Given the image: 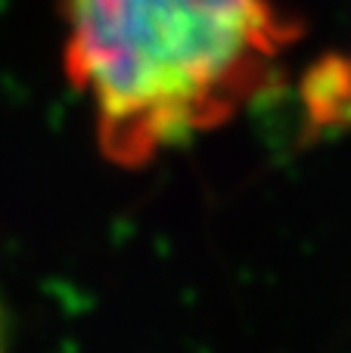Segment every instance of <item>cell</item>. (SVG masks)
<instances>
[{
  "label": "cell",
  "instance_id": "1",
  "mask_svg": "<svg viewBox=\"0 0 351 353\" xmlns=\"http://www.w3.org/2000/svg\"><path fill=\"white\" fill-rule=\"evenodd\" d=\"M66 78L112 165L143 168L271 84L298 22L274 0H59Z\"/></svg>",
  "mask_w": 351,
  "mask_h": 353
},
{
  "label": "cell",
  "instance_id": "2",
  "mask_svg": "<svg viewBox=\"0 0 351 353\" xmlns=\"http://www.w3.org/2000/svg\"><path fill=\"white\" fill-rule=\"evenodd\" d=\"M0 353H6V313H3V304H0Z\"/></svg>",
  "mask_w": 351,
  "mask_h": 353
}]
</instances>
